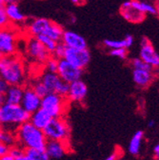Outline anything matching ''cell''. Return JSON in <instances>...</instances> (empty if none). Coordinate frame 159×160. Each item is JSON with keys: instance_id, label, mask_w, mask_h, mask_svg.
Wrapping results in <instances>:
<instances>
[{"instance_id": "obj_1", "label": "cell", "mask_w": 159, "mask_h": 160, "mask_svg": "<svg viewBox=\"0 0 159 160\" xmlns=\"http://www.w3.org/2000/svg\"><path fill=\"white\" fill-rule=\"evenodd\" d=\"M0 76L9 85L23 86L27 75L23 60L14 54L0 56Z\"/></svg>"}, {"instance_id": "obj_2", "label": "cell", "mask_w": 159, "mask_h": 160, "mask_svg": "<svg viewBox=\"0 0 159 160\" xmlns=\"http://www.w3.org/2000/svg\"><path fill=\"white\" fill-rule=\"evenodd\" d=\"M16 142L23 149H44L47 138L40 130L33 126L30 121L24 122L15 132Z\"/></svg>"}, {"instance_id": "obj_3", "label": "cell", "mask_w": 159, "mask_h": 160, "mask_svg": "<svg viewBox=\"0 0 159 160\" xmlns=\"http://www.w3.org/2000/svg\"><path fill=\"white\" fill-rule=\"evenodd\" d=\"M30 113L20 105L3 103L0 107V128L15 132L18 127L29 121Z\"/></svg>"}, {"instance_id": "obj_4", "label": "cell", "mask_w": 159, "mask_h": 160, "mask_svg": "<svg viewBox=\"0 0 159 160\" xmlns=\"http://www.w3.org/2000/svg\"><path fill=\"white\" fill-rule=\"evenodd\" d=\"M27 32L31 36L35 37L37 35L43 34L51 37L56 42H59L61 40L64 30L60 25H58L50 19L44 17H37L32 19L28 23Z\"/></svg>"}, {"instance_id": "obj_5", "label": "cell", "mask_w": 159, "mask_h": 160, "mask_svg": "<svg viewBox=\"0 0 159 160\" xmlns=\"http://www.w3.org/2000/svg\"><path fill=\"white\" fill-rule=\"evenodd\" d=\"M68 101L67 97L59 95L56 92H49L41 98V108L52 118L62 117L67 110Z\"/></svg>"}, {"instance_id": "obj_6", "label": "cell", "mask_w": 159, "mask_h": 160, "mask_svg": "<svg viewBox=\"0 0 159 160\" xmlns=\"http://www.w3.org/2000/svg\"><path fill=\"white\" fill-rule=\"evenodd\" d=\"M43 132L48 140L67 141L70 135V127L64 118L53 117L43 129Z\"/></svg>"}, {"instance_id": "obj_7", "label": "cell", "mask_w": 159, "mask_h": 160, "mask_svg": "<svg viewBox=\"0 0 159 160\" xmlns=\"http://www.w3.org/2000/svg\"><path fill=\"white\" fill-rule=\"evenodd\" d=\"M39 79L47 87L50 92H56L59 95L67 97L70 84L62 80L56 72L44 71Z\"/></svg>"}, {"instance_id": "obj_8", "label": "cell", "mask_w": 159, "mask_h": 160, "mask_svg": "<svg viewBox=\"0 0 159 160\" xmlns=\"http://www.w3.org/2000/svg\"><path fill=\"white\" fill-rule=\"evenodd\" d=\"M26 52L28 56L33 62L40 65H44L45 62L51 56V53L46 50V48L41 44V42L34 36H30L27 39Z\"/></svg>"}, {"instance_id": "obj_9", "label": "cell", "mask_w": 159, "mask_h": 160, "mask_svg": "<svg viewBox=\"0 0 159 160\" xmlns=\"http://www.w3.org/2000/svg\"><path fill=\"white\" fill-rule=\"evenodd\" d=\"M18 37L16 31L6 27L0 29V56L14 54L17 52Z\"/></svg>"}, {"instance_id": "obj_10", "label": "cell", "mask_w": 159, "mask_h": 160, "mask_svg": "<svg viewBox=\"0 0 159 160\" xmlns=\"http://www.w3.org/2000/svg\"><path fill=\"white\" fill-rule=\"evenodd\" d=\"M56 73L62 80L70 84L72 82L76 81V80L81 79L83 75V70L73 66L64 58H61L58 59V67Z\"/></svg>"}, {"instance_id": "obj_11", "label": "cell", "mask_w": 159, "mask_h": 160, "mask_svg": "<svg viewBox=\"0 0 159 160\" xmlns=\"http://www.w3.org/2000/svg\"><path fill=\"white\" fill-rule=\"evenodd\" d=\"M68 62L73 66L84 70L91 62V52L88 49H72L66 48L65 54L63 57Z\"/></svg>"}, {"instance_id": "obj_12", "label": "cell", "mask_w": 159, "mask_h": 160, "mask_svg": "<svg viewBox=\"0 0 159 160\" xmlns=\"http://www.w3.org/2000/svg\"><path fill=\"white\" fill-rule=\"evenodd\" d=\"M140 52H139V57L144 62L150 64L153 68H159V54L154 50L153 46L151 44L149 39L143 37L140 42Z\"/></svg>"}, {"instance_id": "obj_13", "label": "cell", "mask_w": 159, "mask_h": 160, "mask_svg": "<svg viewBox=\"0 0 159 160\" xmlns=\"http://www.w3.org/2000/svg\"><path fill=\"white\" fill-rule=\"evenodd\" d=\"M20 106L31 114L41 108V97L33 91L32 87H25Z\"/></svg>"}, {"instance_id": "obj_14", "label": "cell", "mask_w": 159, "mask_h": 160, "mask_svg": "<svg viewBox=\"0 0 159 160\" xmlns=\"http://www.w3.org/2000/svg\"><path fill=\"white\" fill-rule=\"evenodd\" d=\"M60 41L66 46V48L79 49V50L88 49V43L85 37L73 31H70V30L64 31Z\"/></svg>"}, {"instance_id": "obj_15", "label": "cell", "mask_w": 159, "mask_h": 160, "mask_svg": "<svg viewBox=\"0 0 159 160\" xmlns=\"http://www.w3.org/2000/svg\"><path fill=\"white\" fill-rule=\"evenodd\" d=\"M88 94V87L81 79L70 83L67 99L71 102L81 103L83 102Z\"/></svg>"}, {"instance_id": "obj_16", "label": "cell", "mask_w": 159, "mask_h": 160, "mask_svg": "<svg viewBox=\"0 0 159 160\" xmlns=\"http://www.w3.org/2000/svg\"><path fill=\"white\" fill-rule=\"evenodd\" d=\"M44 150L50 158L60 159L68 152L67 141H60V140H47Z\"/></svg>"}, {"instance_id": "obj_17", "label": "cell", "mask_w": 159, "mask_h": 160, "mask_svg": "<svg viewBox=\"0 0 159 160\" xmlns=\"http://www.w3.org/2000/svg\"><path fill=\"white\" fill-rule=\"evenodd\" d=\"M120 13L127 21L132 23L142 22L146 17V14L144 12H139L131 6V0H127V1L123 2L120 8Z\"/></svg>"}, {"instance_id": "obj_18", "label": "cell", "mask_w": 159, "mask_h": 160, "mask_svg": "<svg viewBox=\"0 0 159 160\" xmlns=\"http://www.w3.org/2000/svg\"><path fill=\"white\" fill-rule=\"evenodd\" d=\"M24 87L19 85H9L7 91L4 92L5 103L20 105L21 99L23 96Z\"/></svg>"}, {"instance_id": "obj_19", "label": "cell", "mask_w": 159, "mask_h": 160, "mask_svg": "<svg viewBox=\"0 0 159 160\" xmlns=\"http://www.w3.org/2000/svg\"><path fill=\"white\" fill-rule=\"evenodd\" d=\"M52 118V117L45 110H43L42 108H39L38 110H36L35 112L30 114L29 121L36 128L43 130L47 126V124L51 121Z\"/></svg>"}, {"instance_id": "obj_20", "label": "cell", "mask_w": 159, "mask_h": 160, "mask_svg": "<svg viewBox=\"0 0 159 160\" xmlns=\"http://www.w3.org/2000/svg\"><path fill=\"white\" fill-rule=\"evenodd\" d=\"M5 11L11 23L21 24L25 22L26 15L22 12L17 3H11L5 5Z\"/></svg>"}, {"instance_id": "obj_21", "label": "cell", "mask_w": 159, "mask_h": 160, "mask_svg": "<svg viewBox=\"0 0 159 160\" xmlns=\"http://www.w3.org/2000/svg\"><path fill=\"white\" fill-rule=\"evenodd\" d=\"M134 39L132 34H127L123 39L121 40H113V39H105L103 41V44L105 47L112 49H118V48H126L129 49L133 45Z\"/></svg>"}, {"instance_id": "obj_22", "label": "cell", "mask_w": 159, "mask_h": 160, "mask_svg": "<svg viewBox=\"0 0 159 160\" xmlns=\"http://www.w3.org/2000/svg\"><path fill=\"white\" fill-rule=\"evenodd\" d=\"M132 79H133V82L137 86L146 87L151 83L152 79V72L133 69V71H132Z\"/></svg>"}, {"instance_id": "obj_23", "label": "cell", "mask_w": 159, "mask_h": 160, "mask_svg": "<svg viewBox=\"0 0 159 160\" xmlns=\"http://www.w3.org/2000/svg\"><path fill=\"white\" fill-rule=\"evenodd\" d=\"M144 137L143 131H137L132 137L129 144V152L132 155H137L140 152L142 140Z\"/></svg>"}, {"instance_id": "obj_24", "label": "cell", "mask_w": 159, "mask_h": 160, "mask_svg": "<svg viewBox=\"0 0 159 160\" xmlns=\"http://www.w3.org/2000/svg\"><path fill=\"white\" fill-rule=\"evenodd\" d=\"M131 6L134 8L135 10L144 12L149 13V14H156V9L152 5L146 3V2H141L138 1V0H131Z\"/></svg>"}, {"instance_id": "obj_25", "label": "cell", "mask_w": 159, "mask_h": 160, "mask_svg": "<svg viewBox=\"0 0 159 160\" xmlns=\"http://www.w3.org/2000/svg\"><path fill=\"white\" fill-rule=\"evenodd\" d=\"M25 154L30 160H50L44 149H27L25 150Z\"/></svg>"}, {"instance_id": "obj_26", "label": "cell", "mask_w": 159, "mask_h": 160, "mask_svg": "<svg viewBox=\"0 0 159 160\" xmlns=\"http://www.w3.org/2000/svg\"><path fill=\"white\" fill-rule=\"evenodd\" d=\"M0 142L7 145L9 148L17 144L15 132H9L7 130L0 128Z\"/></svg>"}, {"instance_id": "obj_27", "label": "cell", "mask_w": 159, "mask_h": 160, "mask_svg": "<svg viewBox=\"0 0 159 160\" xmlns=\"http://www.w3.org/2000/svg\"><path fill=\"white\" fill-rule=\"evenodd\" d=\"M39 41L41 42V44L46 48V50L51 53V55H52V52L54 51V49H55V47H56V45H57V43L58 42H56L55 40H53V39H52L51 37H49V36H47V35H43V34H41V35H37V36H35Z\"/></svg>"}, {"instance_id": "obj_28", "label": "cell", "mask_w": 159, "mask_h": 160, "mask_svg": "<svg viewBox=\"0 0 159 160\" xmlns=\"http://www.w3.org/2000/svg\"><path fill=\"white\" fill-rule=\"evenodd\" d=\"M131 64L132 66L133 69H138V70H144V71H148V72H152L153 67L151 66L150 64L144 62L143 60L140 57H135L132 58Z\"/></svg>"}, {"instance_id": "obj_29", "label": "cell", "mask_w": 159, "mask_h": 160, "mask_svg": "<svg viewBox=\"0 0 159 160\" xmlns=\"http://www.w3.org/2000/svg\"><path fill=\"white\" fill-rule=\"evenodd\" d=\"M31 87L33 89V91H34L39 96H40L41 98L50 92L49 90L47 89V87L40 81V79H38V80H36V81H34Z\"/></svg>"}, {"instance_id": "obj_30", "label": "cell", "mask_w": 159, "mask_h": 160, "mask_svg": "<svg viewBox=\"0 0 159 160\" xmlns=\"http://www.w3.org/2000/svg\"><path fill=\"white\" fill-rule=\"evenodd\" d=\"M57 67H58V59L52 56V55L50 56V58L47 60V61L45 62V64H44L45 71L51 72H56Z\"/></svg>"}, {"instance_id": "obj_31", "label": "cell", "mask_w": 159, "mask_h": 160, "mask_svg": "<svg viewBox=\"0 0 159 160\" xmlns=\"http://www.w3.org/2000/svg\"><path fill=\"white\" fill-rule=\"evenodd\" d=\"M10 20L6 14L5 11V5L0 4V29H3L10 26Z\"/></svg>"}, {"instance_id": "obj_32", "label": "cell", "mask_w": 159, "mask_h": 160, "mask_svg": "<svg viewBox=\"0 0 159 160\" xmlns=\"http://www.w3.org/2000/svg\"><path fill=\"white\" fill-rule=\"evenodd\" d=\"M65 51H66V46L61 42L59 41L54 49V51L52 52V56L57 58V59H61L64 57V54H65Z\"/></svg>"}, {"instance_id": "obj_33", "label": "cell", "mask_w": 159, "mask_h": 160, "mask_svg": "<svg viewBox=\"0 0 159 160\" xmlns=\"http://www.w3.org/2000/svg\"><path fill=\"white\" fill-rule=\"evenodd\" d=\"M109 53L111 56H114V57L120 58V59H126L128 56V49H126V48L112 49Z\"/></svg>"}, {"instance_id": "obj_34", "label": "cell", "mask_w": 159, "mask_h": 160, "mask_svg": "<svg viewBox=\"0 0 159 160\" xmlns=\"http://www.w3.org/2000/svg\"><path fill=\"white\" fill-rule=\"evenodd\" d=\"M9 153L13 158H16V157H19V156L25 154V149H23L20 145H16L15 144V145L9 148Z\"/></svg>"}, {"instance_id": "obj_35", "label": "cell", "mask_w": 159, "mask_h": 160, "mask_svg": "<svg viewBox=\"0 0 159 160\" xmlns=\"http://www.w3.org/2000/svg\"><path fill=\"white\" fill-rule=\"evenodd\" d=\"M8 87H9V84L5 81V80L1 76H0V93L4 94V92L7 91Z\"/></svg>"}, {"instance_id": "obj_36", "label": "cell", "mask_w": 159, "mask_h": 160, "mask_svg": "<svg viewBox=\"0 0 159 160\" xmlns=\"http://www.w3.org/2000/svg\"><path fill=\"white\" fill-rule=\"evenodd\" d=\"M9 152V147L5 144H3L2 142H0V156L7 153Z\"/></svg>"}, {"instance_id": "obj_37", "label": "cell", "mask_w": 159, "mask_h": 160, "mask_svg": "<svg viewBox=\"0 0 159 160\" xmlns=\"http://www.w3.org/2000/svg\"><path fill=\"white\" fill-rule=\"evenodd\" d=\"M14 158L9 153V152H7V153H5V154H3V155H1L0 156V160H13Z\"/></svg>"}, {"instance_id": "obj_38", "label": "cell", "mask_w": 159, "mask_h": 160, "mask_svg": "<svg viewBox=\"0 0 159 160\" xmlns=\"http://www.w3.org/2000/svg\"><path fill=\"white\" fill-rule=\"evenodd\" d=\"M153 152H154V158H155V160H159V143L155 145V147L153 149Z\"/></svg>"}, {"instance_id": "obj_39", "label": "cell", "mask_w": 159, "mask_h": 160, "mask_svg": "<svg viewBox=\"0 0 159 160\" xmlns=\"http://www.w3.org/2000/svg\"><path fill=\"white\" fill-rule=\"evenodd\" d=\"M117 157H118V153L116 152H114L112 154H110L109 156H107L106 158H104L103 160H115Z\"/></svg>"}, {"instance_id": "obj_40", "label": "cell", "mask_w": 159, "mask_h": 160, "mask_svg": "<svg viewBox=\"0 0 159 160\" xmlns=\"http://www.w3.org/2000/svg\"><path fill=\"white\" fill-rule=\"evenodd\" d=\"M13 160H30V158H29L26 154H23V155H21V156L14 158Z\"/></svg>"}, {"instance_id": "obj_41", "label": "cell", "mask_w": 159, "mask_h": 160, "mask_svg": "<svg viewBox=\"0 0 159 160\" xmlns=\"http://www.w3.org/2000/svg\"><path fill=\"white\" fill-rule=\"evenodd\" d=\"M154 125H155V121H154L153 119H151L150 121L148 122V127H149V128H153Z\"/></svg>"}, {"instance_id": "obj_42", "label": "cell", "mask_w": 159, "mask_h": 160, "mask_svg": "<svg viewBox=\"0 0 159 160\" xmlns=\"http://www.w3.org/2000/svg\"><path fill=\"white\" fill-rule=\"evenodd\" d=\"M17 0H3V4L7 5V4H11V3H16Z\"/></svg>"}, {"instance_id": "obj_43", "label": "cell", "mask_w": 159, "mask_h": 160, "mask_svg": "<svg viewBox=\"0 0 159 160\" xmlns=\"http://www.w3.org/2000/svg\"><path fill=\"white\" fill-rule=\"evenodd\" d=\"M72 3L75 4V5H80L83 3V0H71Z\"/></svg>"}, {"instance_id": "obj_44", "label": "cell", "mask_w": 159, "mask_h": 160, "mask_svg": "<svg viewBox=\"0 0 159 160\" xmlns=\"http://www.w3.org/2000/svg\"><path fill=\"white\" fill-rule=\"evenodd\" d=\"M5 102V100H4V95L2 93H0V107H1V105Z\"/></svg>"}, {"instance_id": "obj_45", "label": "cell", "mask_w": 159, "mask_h": 160, "mask_svg": "<svg viewBox=\"0 0 159 160\" xmlns=\"http://www.w3.org/2000/svg\"><path fill=\"white\" fill-rule=\"evenodd\" d=\"M155 9H156V14H158V15H159V3L157 4V7H156Z\"/></svg>"}, {"instance_id": "obj_46", "label": "cell", "mask_w": 159, "mask_h": 160, "mask_svg": "<svg viewBox=\"0 0 159 160\" xmlns=\"http://www.w3.org/2000/svg\"><path fill=\"white\" fill-rule=\"evenodd\" d=\"M115 160H125V159H123V158H119V157H117Z\"/></svg>"}, {"instance_id": "obj_47", "label": "cell", "mask_w": 159, "mask_h": 160, "mask_svg": "<svg viewBox=\"0 0 159 160\" xmlns=\"http://www.w3.org/2000/svg\"><path fill=\"white\" fill-rule=\"evenodd\" d=\"M0 4H3V0H0Z\"/></svg>"}]
</instances>
